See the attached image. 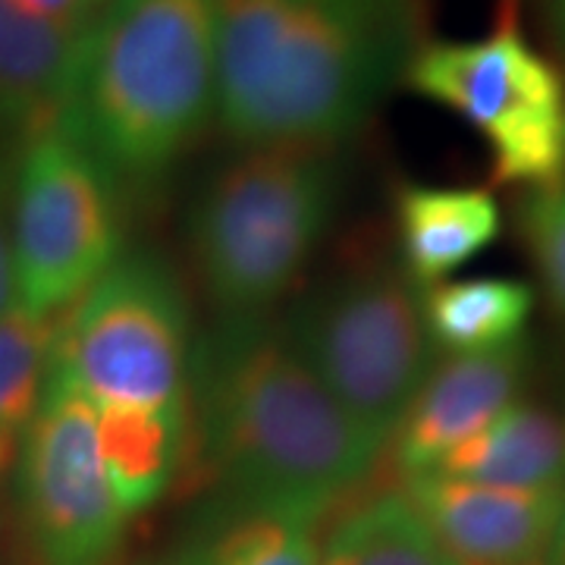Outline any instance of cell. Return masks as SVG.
<instances>
[{
  "instance_id": "obj_1",
  "label": "cell",
  "mask_w": 565,
  "mask_h": 565,
  "mask_svg": "<svg viewBox=\"0 0 565 565\" xmlns=\"http://www.w3.org/2000/svg\"><path fill=\"white\" fill-rule=\"evenodd\" d=\"M189 459L214 493L323 519L381 462L274 318L217 321L192 343Z\"/></svg>"
},
{
  "instance_id": "obj_2",
  "label": "cell",
  "mask_w": 565,
  "mask_h": 565,
  "mask_svg": "<svg viewBox=\"0 0 565 565\" xmlns=\"http://www.w3.org/2000/svg\"><path fill=\"white\" fill-rule=\"evenodd\" d=\"M424 29V0H223L214 120L239 148H343L403 85Z\"/></svg>"
},
{
  "instance_id": "obj_3",
  "label": "cell",
  "mask_w": 565,
  "mask_h": 565,
  "mask_svg": "<svg viewBox=\"0 0 565 565\" xmlns=\"http://www.w3.org/2000/svg\"><path fill=\"white\" fill-rule=\"evenodd\" d=\"M223 0H107L82 32L61 126L122 195H154L217 104Z\"/></svg>"
},
{
  "instance_id": "obj_4",
  "label": "cell",
  "mask_w": 565,
  "mask_h": 565,
  "mask_svg": "<svg viewBox=\"0 0 565 565\" xmlns=\"http://www.w3.org/2000/svg\"><path fill=\"white\" fill-rule=\"evenodd\" d=\"M340 148L255 145L189 207V258L217 321L270 318L321 248L340 204Z\"/></svg>"
},
{
  "instance_id": "obj_5",
  "label": "cell",
  "mask_w": 565,
  "mask_h": 565,
  "mask_svg": "<svg viewBox=\"0 0 565 565\" xmlns=\"http://www.w3.org/2000/svg\"><path fill=\"white\" fill-rule=\"evenodd\" d=\"M277 323L323 390L386 452L434 367L418 289L399 264H349L305 289Z\"/></svg>"
},
{
  "instance_id": "obj_6",
  "label": "cell",
  "mask_w": 565,
  "mask_h": 565,
  "mask_svg": "<svg viewBox=\"0 0 565 565\" xmlns=\"http://www.w3.org/2000/svg\"><path fill=\"white\" fill-rule=\"evenodd\" d=\"M403 88L478 132L497 185L546 192L565 182V73L522 25V0H500L481 39H427Z\"/></svg>"
},
{
  "instance_id": "obj_7",
  "label": "cell",
  "mask_w": 565,
  "mask_h": 565,
  "mask_svg": "<svg viewBox=\"0 0 565 565\" xmlns=\"http://www.w3.org/2000/svg\"><path fill=\"white\" fill-rule=\"evenodd\" d=\"M192 343L177 270L154 252H122L63 315L54 362L95 408H180Z\"/></svg>"
},
{
  "instance_id": "obj_8",
  "label": "cell",
  "mask_w": 565,
  "mask_h": 565,
  "mask_svg": "<svg viewBox=\"0 0 565 565\" xmlns=\"http://www.w3.org/2000/svg\"><path fill=\"white\" fill-rule=\"evenodd\" d=\"M120 185L61 120L22 141L13 163L17 305L66 315L122 255Z\"/></svg>"
},
{
  "instance_id": "obj_9",
  "label": "cell",
  "mask_w": 565,
  "mask_h": 565,
  "mask_svg": "<svg viewBox=\"0 0 565 565\" xmlns=\"http://www.w3.org/2000/svg\"><path fill=\"white\" fill-rule=\"evenodd\" d=\"M13 468L41 565H107L117 556L129 515L104 468L95 405L57 362Z\"/></svg>"
},
{
  "instance_id": "obj_10",
  "label": "cell",
  "mask_w": 565,
  "mask_h": 565,
  "mask_svg": "<svg viewBox=\"0 0 565 565\" xmlns=\"http://www.w3.org/2000/svg\"><path fill=\"white\" fill-rule=\"evenodd\" d=\"M456 565H546L565 487L509 490L427 471L403 481Z\"/></svg>"
},
{
  "instance_id": "obj_11",
  "label": "cell",
  "mask_w": 565,
  "mask_h": 565,
  "mask_svg": "<svg viewBox=\"0 0 565 565\" xmlns=\"http://www.w3.org/2000/svg\"><path fill=\"white\" fill-rule=\"evenodd\" d=\"M531 349L525 340L434 362L386 444L396 475L408 481L434 471L446 456L515 403L525 384Z\"/></svg>"
},
{
  "instance_id": "obj_12",
  "label": "cell",
  "mask_w": 565,
  "mask_h": 565,
  "mask_svg": "<svg viewBox=\"0 0 565 565\" xmlns=\"http://www.w3.org/2000/svg\"><path fill=\"white\" fill-rule=\"evenodd\" d=\"M399 270L418 292L449 280L500 239L503 211L490 189L403 182L393 195Z\"/></svg>"
},
{
  "instance_id": "obj_13",
  "label": "cell",
  "mask_w": 565,
  "mask_h": 565,
  "mask_svg": "<svg viewBox=\"0 0 565 565\" xmlns=\"http://www.w3.org/2000/svg\"><path fill=\"white\" fill-rule=\"evenodd\" d=\"M318 515L207 493L151 565H318Z\"/></svg>"
},
{
  "instance_id": "obj_14",
  "label": "cell",
  "mask_w": 565,
  "mask_h": 565,
  "mask_svg": "<svg viewBox=\"0 0 565 565\" xmlns=\"http://www.w3.org/2000/svg\"><path fill=\"white\" fill-rule=\"evenodd\" d=\"M79 39L0 0V132L25 141L61 120Z\"/></svg>"
},
{
  "instance_id": "obj_15",
  "label": "cell",
  "mask_w": 565,
  "mask_h": 565,
  "mask_svg": "<svg viewBox=\"0 0 565 565\" xmlns=\"http://www.w3.org/2000/svg\"><path fill=\"white\" fill-rule=\"evenodd\" d=\"M434 471L509 490L565 487V422L544 405L515 399Z\"/></svg>"
},
{
  "instance_id": "obj_16",
  "label": "cell",
  "mask_w": 565,
  "mask_h": 565,
  "mask_svg": "<svg viewBox=\"0 0 565 565\" xmlns=\"http://www.w3.org/2000/svg\"><path fill=\"white\" fill-rule=\"evenodd\" d=\"M107 478L132 519L177 484L189 459V405L180 408H95Z\"/></svg>"
},
{
  "instance_id": "obj_17",
  "label": "cell",
  "mask_w": 565,
  "mask_h": 565,
  "mask_svg": "<svg viewBox=\"0 0 565 565\" xmlns=\"http://www.w3.org/2000/svg\"><path fill=\"white\" fill-rule=\"evenodd\" d=\"M424 330L434 352L468 355L519 343L534 315L537 292L519 277H449L418 292Z\"/></svg>"
},
{
  "instance_id": "obj_18",
  "label": "cell",
  "mask_w": 565,
  "mask_h": 565,
  "mask_svg": "<svg viewBox=\"0 0 565 565\" xmlns=\"http://www.w3.org/2000/svg\"><path fill=\"white\" fill-rule=\"evenodd\" d=\"M318 565H456L405 490H381L345 509L318 546Z\"/></svg>"
},
{
  "instance_id": "obj_19",
  "label": "cell",
  "mask_w": 565,
  "mask_h": 565,
  "mask_svg": "<svg viewBox=\"0 0 565 565\" xmlns=\"http://www.w3.org/2000/svg\"><path fill=\"white\" fill-rule=\"evenodd\" d=\"M57 318H39L20 305L0 315V478L13 471L25 430L39 412L61 337Z\"/></svg>"
},
{
  "instance_id": "obj_20",
  "label": "cell",
  "mask_w": 565,
  "mask_h": 565,
  "mask_svg": "<svg viewBox=\"0 0 565 565\" xmlns=\"http://www.w3.org/2000/svg\"><path fill=\"white\" fill-rule=\"evenodd\" d=\"M522 236L546 299L565 321V182L527 195L522 207Z\"/></svg>"
},
{
  "instance_id": "obj_21",
  "label": "cell",
  "mask_w": 565,
  "mask_h": 565,
  "mask_svg": "<svg viewBox=\"0 0 565 565\" xmlns=\"http://www.w3.org/2000/svg\"><path fill=\"white\" fill-rule=\"evenodd\" d=\"M10 199H13V163L0 158V315L17 305L13 280V230H10Z\"/></svg>"
},
{
  "instance_id": "obj_22",
  "label": "cell",
  "mask_w": 565,
  "mask_h": 565,
  "mask_svg": "<svg viewBox=\"0 0 565 565\" xmlns=\"http://www.w3.org/2000/svg\"><path fill=\"white\" fill-rule=\"evenodd\" d=\"M13 3L22 7L25 13L51 22V25H61L66 32H73V35H82L85 25L98 13L88 0H13Z\"/></svg>"
},
{
  "instance_id": "obj_23",
  "label": "cell",
  "mask_w": 565,
  "mask_h": 565,
  "mask_svg": "<svg viewBox=\"0 0 565 565\" xmlns=\"http://www.w3.org/2000/svg\"><path fill=\"white\" fill-rule=\"evenodd\" d=\"M546 22L553 29V39L565 57V0H546Z\"/></svg>"
},
{
  "instance_id": "obj_24",
  "label": "cell",
  "mask_w": 565,
  "mask_h": 565,
  "mask_svg": "<svg viewBox=\"0 0 565 565\" xmlns=\"http://www.w3.org/2000/svg\"><path fill=\"white\" fill-rule=\"evenodd\" d=\"M546 565H565V497H563V509H559V519H556L553 541H550Z\"/></svg>"
},
{
  "instance_id": "obj_25",
  "label": "cell",
  "mask_w": 565,
  "mask_h": 565,
  "mask_svg": "<svg viewBox=\"0 0 565 565\" xmlns=\"http://www.w3.org/2000/svg\"><path fill=\"white\" fill-rule=\"evenodd\" d=\"M88 3H92L95 10H102V7H104V3H107V0H88Z\"/></svg>"
}]
</instances>
